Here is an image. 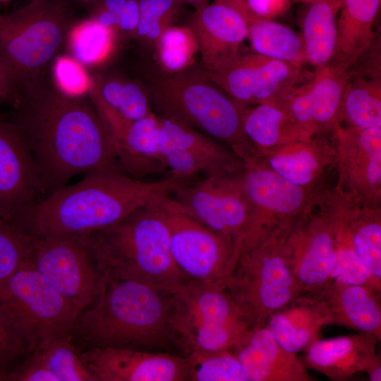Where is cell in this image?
<instances>
[{
	"instance_id": "32",
	"label": "cell",
	"mask_w": 381,
	"mask_h": 381,
	"mask_svg": "<svg viewBox=\"0 0 381 381\" xmlns=\"http://www.w3.org/2000/svg\"><path fill=\"white\" fill-rule=\"evenodd\" d=\"M247 39L258 54L298 66L306 62L301 35L274 20H250Z\"/></svg>"
},
{
	"instance_id": "10",
	"label": "cell",
	"mask_w": 381,
	"mask_h": 381,
	"mask_svg": "<svg viewBox=\"0 0 381 381\" xmlns=\"http://www.w3.org/2000/svg\"><path fill=\"white\" fill-rule=\"evenodd\" d=\"M242 180L250 213L239 238L250 246L262 241L279 225L306 214L321 195L314 194L313 187L291 183L258 162L245 166Z\"/></svg>"
},
{
	"instance_id": "12",
	"label": "cell",
	"mask_w": 381,
	"mask_h": 381,
	"mask_svg": "<svg viewBox=\"0 0 381 381\" xmlns=\"http://www.w3.org/2000/svg\"><path fill=\"white\" fill-rule=\"evenodd\" d=\"M314 206L292 224L284 246L302 294H318L328 285L335 262L334 224L322 195L319 209Z\"/></svg>"
},
{
	"instance_id": "9",
	"label": "cell",
	"mask_w": 381,
	"mask_h": 381,
	"mask_svg": "<svg viewBox=\"0 0 381 381\" xmlns=\"http://www.w3.org/2000/svg\"><path fill=\"white\" fill-rule=\"evenodd\" d=\"M27 259L78 316L96 299L104 273L95 258L90 234L33 236Z\"/></svg>"
},
{
	"instance_id": "49",
	"label": "cell",
	"mask_w": 381,
	"mask_h": 381,
	"mask_svg": "<svg viewBox=\"0 0 381 381\" xmlns=\"http://www.w3.org/2000/svg\"><path fill=\"white\" fill-rule=\"evenodd\" d=\"M8 1V0H0V3L5 2V1Z\"/></svg>"
},
{
	"instance_id": "41",
	"label": "cell",
	"mask_w": 381,
	"mask_h": 381,
	"mask_svg": "<svg viewBox=\"0 0 381 381\" xmlns=\"http://www.w3.org/2000/svg\"><path fill=\"white\" fill-rule=\"evenodd\" d=\"M139 20L137 35L146 40H158L176 15L180 0H138Z\"/></svg>"
},
{
	"instance_id": "31",
	"label": "cell",
	"mask_w": 381,
	"mask_h": 381,
	"mask_svg": "<svg viewBox=\"0 0 381 381\" xmlns=\"http://www.w3.org/2000/svg\"><path fill=\"white\" fill-rule=\"evenodd\" d=\"M341 194L356 253L373 278L381 283L380 207L361 205Z\"/></svg>"
},
{
	"instance_id": "21",
	"label": "cell",
	"mask_w": 381,
	"mask_h": 381,
	"mask_svg": "<svg viewBox=\"0 0 381 381\" xmlns=\"http://www.w3.org/2000/svg\"><path fill=\"white\" fill-rule=\"evenodd\" d=\"M249 22L244 0H212L196 10L190 28L207 73L221 68L241 54Z\"/></svg>"
},
{
	"instance_id": "29",
	"label": "cell",
	"mask_w": 381,
	"mask_h": 381,
	"mask_svg": "<svg viewBox=\"0 0 381 381\" xmlns=\"http://www.w3.org/2000/svg\"><path fill=\"white\" fill-rule=\"evenodd\" d=\"M324 201L334 229L335 262L331 282L365 286L381 293V283L373 278L356 253L341 194L337 190L325 193Z\"/></svg>"
},
{
	"instance_id": "44",
	"label": "cell",
	"mask_w": 381,
	"mask_h": 381,
	"mask_svg": "<svg viewBox=\"0 0 381 381\" xmlns=\"http://www.w3.org/2000/svg\"><path fill=\"white\" fill-rule=\"evenodd\" d=\"M250 20H274L291 6L290 0H244Z\"/></svg>"
},
{
	"instance_id": "35",
	"label": "cell",
	"mask_w": 381,
	"mask_h": 381,
	"mask_svg": "<svg viewBox=\"0 0 381 381\" xmlns=\"http://www.w3.org/2000/svg\"><path fill=\"white\" fill-rule=\"evenodd\" d=\"M71 334L40 341L28 356L57 381H95L71 341Z\"/></svg>"
},
{
	"instance_id": "15",
	"label": "cell",
	"mask_w": 381,
	"mask_h": 381,
	"mask_svg": "<svg viewBox=\"0 0 381 381\" xmlns=\"http://www.w3.org/2000/svg\"><path fill=\"white\" fill-rule=\"evenodd\" d=\"M0 297L18 310L40 342L71 334L78 318L70 303L28 259L0 289Z\"/></svg>"
},
{
	"instance_id": "38",
	"label": "cell",
	"mask_w": 381,
	"mask_h": 381,
	"mask_svg": "<svg viewBox=\"0 0 381 381\" xmlns=\"http://www.w3.org/2000/svg\"><path fill=\"white\" fill-rule=\"evenodd\" d=\"M188 381H248L241 363L231 350L190 353Z\"/></svg>"
},
{
	"instance_id": "7",
	"label": "cell",
	"mask_w": 381,
	"mask_h": 381,
	"mask_svg": "<svg viewBox=\"0 0 381 381\" xmlns=\"http://www.w3.org/2000/svg\"><path fill=\"white\" fill-rule=\"evenodd\" d=\"M294 222L280 224L243 253L225 284L250 329L302 294L286 260L284 246Z\"/></svg>"
},
{
	"instance_id": "16",
	"label": "cell",
	"mask_w": 381,
	"mask_h": 381,
	"mask_svg": "<svg viewBox=\"0 0 381 381\" xmlns=\"http://www.w3.org/2000/svg\"><path fill=\"white\" fill-rule=\"evenodd\" d=\"M337 189L355 202L380 206L381 127H339L334 132Z\"/></svg>"
},
{
	"instance_id": "19",
	"label": "cell",
	"mask_w": 381,
	"mask_h": 381,
	"mask_svg": "<svg viewBox=\"0 0 381 381\" xmlns=\"http://www.w3.org/2000/svg\"><path fill=\"white\" fill-rule=\"evenodd\" d=\"M44 197L34 160L12 119L0 115V217L12 222Z\"/></svg>"
},
{
	"instance_id": "22",
	"label": "cell",
	"mask_w": 381,
	"mask_h": 381,
	"mask_svg": "<svg viewBox=\"0 0 381 381\" xmlns=\"http://www.w3.org/2000/svg\"><path fill=\"white\" fill-rule=\"evenodd\" d=\"M380 339L359 332L314 341L306 349V362L312 369L332 380H346L365 372L370 381L381 380L380 356L376 351Z\"/></svg>"
},
{
	"instance_id": "26",
	"label": "cell",
	"mask_w": 381,
	"mask_h": 381,
	"mask_svg": "<svg viewBox=\"0 0 381 381\" xmlns=\"http://www.w3.org/2000/svg\"><path fill=\"white\" fill-rule=\"evenodd\" d=\"M334 159V144L314 136L265 153L258 162L293 183L313 187Z\"/></svg>"
},
{
	"instance_id": "37",
	"label": "cell",
	"mask_w": 381,
	"mask_h": 381,
	"mask_svg": "<svg viewBox=\"0 0 381 381\" xmlns=\"http://www.w3.org/2000/svg\"><path fill=\"white\" fill-rule=\"evenodd\" d=\"M94 79L102 100L121 117L136 120L152 111L148 98L137 84L119 79Z\"/></svg>"
},
{
	"instance_id": "30",
	"label": "cell",
	"mask_w": 381,
	"mask_h": 381,
	"mask_svg": "<svg viewBox=\"0 0 381 381\" xmlns=\"http://www.w3.org/2000/svg\"><path fill=\"white\" fill-rule=\"evenodd\" d=\"M308 5L301 37L306 62L317 68L329 64L334 56L340 0H315Z\"/></svg>"
},
{
	"instance_id": "2",
	"label": "cell",
	"mask_w": 381,
	"mask_h": 381,
	"mask_svg": "<svg viewBox=\"0 0 381 381\" xmlns=\"http://www.w3.org/2000/svg\"><path fill=\"white\" fill-rule=\"evenodd\" d=\"M189 183L172 176L147 182L128 176L119 167L104 168L44 196L11 223L33 236L92 234Z\"/></svg>"
},
{
	"instance_id": "3",
	"label": "cell",
	"mask_w": 381,
	"mask_h": 381,
	"mask_svg": "<svg viewBox=\"0 0 381 381\" xmlns=\"http://www.w3.org/2000/svg\"><path fill=\"white\" fill-rule=\"evenodd\" d=\"M92 304L80 314L74 327L90 347H180L174 325L175 293L104 273Z\"/></svg>"
},
{
	"instance_id": "42",
	"label": "cell",
	"mask_w": 381,
	"mask_h": 381,
	"mask_svg": "<svg viewBox=\"0 0 381 381\" xmlns=\"http://www.w3.org/2000/svg\"><path fill=\"white\" fill-rule=\"evenodd\" d=\"M93 18L112 29L135 32L139 20L138 0H100Z\"/></svg>"
},
{
	"instance_id": "40",
	"label": "cell",
	"mask_w": 381,
	"mask_h": 381,
	"mask_svg": "<svg viewBox=\"0 0 381 381\" xmlns=\"http://www.w3.org/2000/svg\"><path fill=\"white\" fill-rule=\"evenodd\" d=\"M32 237L0 217V289L27 259Z\"/></svg>"
},
{
	"instance_id": "4",
	"label": "cell",
	"mask_w": 381,
	"mask_h": 381,
	"mask_svg": "<svg viewBox=\"0 0 381 381\" xmlns=\"http://www.w3.org/2000/svg\"><path fill=\"white\" fill-rule=\"evenodd\" d=\"M165 198L90 234L95 258L103 273L173 293L187 282L172 257L163 207Z\"/></svg>"
},
{
	"instance_id": "25",
	"label": "cell",
	"mask_w": 381,
	"mask_h": 381,
	"mask_svg": "<svg viewBox=\"0 0 381 381\" xmlns=\"http://www.w3.org/2000/svg\"><path fill=\"white\" fill-rule=\"evenodd\" d=\"M330 325L327 310L316 294H301L272 313L265 327L286 351L297 353L319 339L325 325Z\"/></svg>"
},
{
	"instance_id": "33",
	"label": "cell",
	"mask_w": 381,
	"mask_h": 381,
	"mask_svg": "<svg viewBox=\"0 0 381 381\" xmlns=\"http://www.w3.org/2000/svg\"><path fill=\"white\" fill-rule=\"evenodd\" d=\"M346 127H381V79L350 75L341 110Z\"/></svg>"
},
{
	"instance_id": "24",
	"label": "cell",
	"mask_w": 381,
	"mask_h": 381,
	"mask_svg": "<svg viewBox=\"0 0 381 381\" xmlns=\"http://www.w3.org/2000/svg\"><path fill=\"white\" fill-rule=\"evenodd\" d=\"M324 302L330 325L381 339L380 293L362 285L331 282L315 294Z\"/></svg>"
},
{
	"instance_id": "23",
	"label": "cell",
	"mask_w": 381,
	"mask_h": 381,
	"mask_svg": "<svg viewBox=\"0 0 381 381\" xmlns=\"http://www.w3.org/2000/svg\"><path fill=\"white\" fill-rule=\"evenodd\" d=\"M248 381H310L296 353L284 349L265 327L250 329L231 349Z\"/></svg>"
},
{
	"instance_id": "8",
	"label": "cell",
	"mask_w": 381,
	"mask_h": 381,
	"mask_svg": "<svg viewBox=\"0 0 381 381\" xmlns=\"http://www.w3.org/2000/svg\"><path fill=\"white\" fill-rule=\"evenodd\" d=\"M174 325L185 355L231 349L250 330L224 285L197 281L175 292Z\"/></svg>"
},
{
	"instance_id": "48",
	"label": "cell",
	"mask_w": 381,
	"mask_h": 381,
	"mask_svg": "<svg viewBox=\"0 0 381 381\" xmlns=\"http://www.w3.org/2000/svg\"><path fill=\"white\" fill-rule=\"evenodd\" d=\"M6 380V375L0 372V380Z\"/></svg>"
},
{
	"instance_id": "6",
	"label": "cell",
	"mask_w": 381,
	"mask_h": 381,
	"mask_svg": "<svg viewBox=\"0 0 381 381\" xmlns=\"http://www.w3.org/2000/svg\"><path fill=\"white\" fill-rule=\"evenodd\" d=\"M71 22V8L64 0H31L0 14V60L17 90L45 76Z\"/></svg>"
},
{
	"instance_id": "18",
	"label": "cell",
	"mask_w": 381,
	"mask_h": 381,
	"mask_svg": "<svg viewBox=\"0 0 381 381\" xmlns=\"http://www.w3.org/2000/svg\"><path fill=\"white\" fill-rule=\"evenodd\" d=\"M80 356L95 381H186L188 355L126 347H90Z\"/></svg>"
},
{
	"instance_id": "1",
	"label": "cell",
	"mask_w": 381,
	"mask_h": 381,
	"mask_svg": "<svg viewBox=\"0 0 381 381\" xmlns=\"http://www.w3.org/2000/svg\"><path fill=\"white\" fill-rule=\"evenodd\" d=\"M13 106L11 119L30 150L44 196L79 174L119 167L110 134L90 98L66 95L45 75L19 88Z\"/></svg>"
},
{
	"instance_id": "14",
	"label": "cell",
	"mask_w": 381,
	"mask_h": 381,
	"mask_svg": "<svg viewBox=\"0 0 381 381\" xmlns=\"http://www.w3.org/2000/svg\"><path fill=\"white\" fill-rule=\"evenodd\" d=\"M157 117L160 152L170 176L189 179L200 172L207 176L244 169L241 159L220 142L174 118Z\"/></svg>"
},
{
	"instance_id": "17",
	"label": "cell",
	"mask_w": 381,
	"mask_h": 381,
	"mask_svg": "<svg viewBox=\"0 0 381 381\" xmlns=\"http://www.w3.org/2000/svg\"><path fill=\"white\" fill-rule=\"evenodd\" d=\"M88 96L111 138L117 162L128 176L139 180L167 170L160 147V127L152 111L136 120L126 119L101 98L92 85Z\"/></svg>"
},
{
	"instance_id": "20",
	"label": "cell",
	"mask_w": 381,
	"mask_h": 381,
	"mask_svg": "<svg viewBox=\"0 0 381 381\" xmlns=\"http://www.w3.org/2000/svg\"><path fill=\"white\" fill-rule=\"evenodd\" d=\"M349 75L328 64L315 68L308 82L295 87L284 104L298 126L310 136L333 133L341 126V110Z\"/></svg>"
},
{
	"instance_id": "13",
	"label": "cell",
	"mask_w": 381,
	"mask_h": 381,
	"mask_svg": "<svg viewBox=\"0 0 381 381\" xmlns=\"http://www.w3.org/2000/svg\"><path fill=\"white\" fill-rule=\"evenodd\" d=\"M171 196L186 214L233 242L249 217L242 172L207 176L178 187Z\"/></svg>"
},
{
	"instance_id": "43",
	"label": "cell",
	"mask_w": 381,
	"mask_h": 381,
	"mask_svg": "<svg viewBox=\"0 0 381 381\" xmlns=\"http://www.w3.org/2000/svg\"><path fill=\"white\" fill-rule=\"evenodd\" d=\"M55 84L58 88L71 96H83L87 93L90 85L83 65L73 58L58 57L53 68Z\"/></svg>"
},
{
	"instance_id": "5",
	"label": "cell",
	"mask_w": 381,
	"mask_h": 381,
	"mask_svg": "<svg viewBox=\"0 0 381 381\" xmlns=\"http://www.w3.org/2000/svg\"><path fill=\"white\" fill-rule=\"evenodd\" d=\"M156 109L220 142L245 166L258 157L246 137L242 114L246 108L231 97L207 72L186 71L157 80L152 90Z\"/></svg>"
},
{
	"instance_id": "27",
	"label": "cell",
	"mask_w": 381,
	"mask_h": 381,
	"mask_svg": "<svg viewBox=\"0 0 381 381\" xmlns=\"http://www.w3.org/2000/svg\"><path fill=\"white\" fill-rule=\"evenodd\" d=\"M244 134L258 158L286 145L311 138L292 119L284 103H262L246 107Z\"/></svg>"
},
{
	"instance_id": "28",
	"label": "cell",
	"mask_w": 381,
	"mask_h": 381,
	"mask_svg": "<svg viewBox=\"0 0 381 381\" xmlns=\"http://www.w3.org/2000/svg\"><path fill=\"white\" fill-rule=\"evenodd\" d=\"M381 0H340L338 38L329 64L347 70L369 46L376 34L373 27Z\"/></svg>"
},
{
	"instance_id": "36",
	"label": "cell",
	"mask_w": 381,
	"mask_h": 381,
	"mask_svg": "<svg viewBox=\"0 0 381 381\" xmlns=\"http://www.w3.org/2000/svg\"><path fill=\"white\" fill-rule=\"evenodd\" d=\"M73 58L82 65H92L104 60L111 51L113 29L92 18L71 29L68 34Z\"/></svg>"
},
{
	"instance_id": "34",
	"label": "cell",
	"mask_w": 381,
	"mask_h": 381,
	"mask_svg": "<svg viewBox=\"0 0 381 381\" xmlns=\"http://www.w3.org/2000/svg\"><path fill=\"white\" fill-rule=\"evenodd\" d=\"M39 342L36 332L23 315L0 297V372L6 375Z\"/></svg>"
},
{
	"instance_id": "46",
	"label": "cell",
	"mask_w": 381,
	"mask_h": 381,
	"mask_svg": "<svg viewBox=\"0 0 381 381\" xmlns=\"http://www.w3.org/2000/svg\"><path fill=\"white\" fill-rule=\"evenodd\" d=\"M180 1L193 6L195 10L202 8L210 3V0H180Z\"/></svg>"
},
{
	"instance_id": "39",
	"label": "cell",
	"mask_w": 381,
	"mask_h": 381,
	"mask_svg": "<svg viewBox=\"0 0 381 381\" xmlns=\"http://www.w3.org/2000/svg\"><path fill=\"white\" fill-rule=\"evenodd\" d=\"M158 42L161 64L174 73L186 70L199 52L196 37L188 27H168L159 36Z\"/></svg>"
},
{
	"instance_id": "47",
	"label": "cell",
	"mask_w": 381,
	"mask_h": 381,
	"mask_svg": "<svg viewBox=\"0 0 381 381\" xmlns=\"http://www.w3.org/2000/svg\"><path fill=\"white\" fill-rule=\"evenodd\" d=\"M315 0H292L295 3H303V4H310Z\"/></svg>"
},
{
	"instance_id": "11",
	"label": "cell",
	"mask_w": 381,
	"mask_h": 381,
	"mask_svg": "<svg viewBox=\"0 0 381 381\" xmlns=\"http://www.w3.org/2000/svg\"><path fill=\"white\" fill-rule=\"evenodd\" d=\"M163 207L172 257L186 281L225 286L233 241L186 214L171 195Z\"/></svg>"
},
{
	"instance_id": "45",
	"label": "cell",
	"mask_w": 381,
	"mask_h": 381,
	"mask_svg": "<svg viewBox=\"0 0 381 381\" xmlns=\"http://www.w3.org/2000/svg\"><path fill=\"white\" fill-rule=\"evenodd\" d=\"M18 95V90L0 60V104H13Z\"/></svg>"
}]
</instances>
